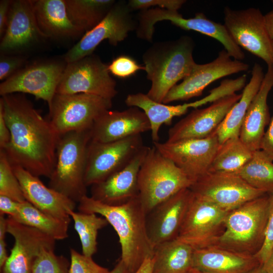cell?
<instances>
[{
    "instance_id": "cell-1",
    "label": "cell",
    "mask_w": 273,
    "mask_h": 273,
    "mask_svg": "<svg viewBox=\"0 0 273 273\" xmlns=\"http://www.w3.org/2000/svg\"><path fill=\"white\" fill-rule=\"evenodd\" d=\"M0 104L11 133L10 143L2 151L12 165L49 178L55 167L60 135L25 97L5 95Z\"/></svg>"
},
{
    "instance_id": "cell-2",
    "label": "cell",
    "mask_w": 273,
    "mask_h": 273,
    "mask_svg": "<svg viewBox=\"0 0 273 273\" xmlns=\"http://www.w3.org/2000/svg\"><path fill=\"white\" fill-rule=\"evenodd\" d=\"M78 203L79 212L99 214L114 228L121 246V259L129 273L135 272L146 259L153 258L155 248L147 233V213L139 196L118 206L87 195Z\"/></svg>"
},
{
    "instance_id": "cell-3",
    "label": "cell",
    "mask_w": 273,
    "mask_h": 273,
    "mask_svg": "<svg viewBox=\"0 0 273 273\" xmlns=\"http://www.w3.org/2000/svg\"><path fill=\"white\" fill-rule=\"evenodd\" d=\"M194 48L193 39L185 35L154 43L145 51L142 60L147 78L151 82L147 94L150 99L162 103L170 89L190 73L196 64Z\"/></svg>"
},
{
    "instance_id": "cell-4",
    "label": "cell",
    "mask_w": 273,
    "mask_h": 273,
    "mask_svg": "<svg viewBox=\"0 0 273 273\" xmlns=\"http://www.w3.org/2000/svg\"><path fill=\"white\" fill-rule=\"evenodd\" d=\"M269 206L266 193L229 211L225 220L224 230L212 246L254 255L264 242Z\"/></svg>"
},
{
    "instance_id": "cell-5",
    "label": "cell",
    "mask_w": 273,
    "mask_h": 273,
    "mask_svg": "<svg viewBox=\"0 0 273 273\" xmlns=\"http://www.w3.org/2000/svg\"><path fill=\"white\" fill-rule=\"evenodd\" d=\"M90 131H71L60 135L55 167L49 178V187L76 203L87 195L84 175Z\"/></svg>"
},
{
    "instance_id": "cell-6",
    "label": "cell",
    "mask_w": 273,
    "mask_h": 273,
    "mask_svg": "<svg viewBox=\"0 0 273 273\" xmlns=\"http://www.w3.org/2000/svg\"><path fill=\"white\" fill-rule=\"evenodd\" d=\"M194 182L154 146L149 147L138 175L139 197L147 213Z\"/></svg>"
},
{
    "instance_id": "cell-7",
    "label": "cell",
    "mask_w": 273,
    "mask_h": 273,
    "mask_svg": "<svg viewBox=\"0 0 273 273\" xmlns=\"http://www.w3.org/2000/svg\"><path fill=\"white\" fill-rule=\"evenodd\" d=\"M112 106V100L94 95L56 94L49 109V120L60 135L89 130L97 118Z\"/></svg>"
},
{
    "instance_id": "cell-8",
    "label": "cell",
    "mask_w": 273,
    "mask_h": 273,
    "mask_svg": "<svg viewBox=\"0 0 273 273\" xmlns=\"http://www.w3.org/2000/svg\"><path fill=\"white\" fill-rule=\"evenodd\" d=\"M116 82L110 75L108 65L92 54L66 63L56 94H86L112 100L117 94Z\"/></svg>"
},
{
    "instance_id": "cell-9",
    "label": "cell",
    "mask_w": 273,
    "mask_h": 273,
    "mask_svg": "<svg viewBox=\"0 0 273 273\" xmlns=\"http://www.w3.org/2000/svg\"><path fill=\"white\" fill-rule=\"evenodd\" d=\"M125 1H116L104 18L85 32L79 40L64 55L66 63L76 61L93 54L98 45L108 40L113 46L124 40L136 30L138 21Z\"/></svg>"
},
{
    "instance_id": "cell-10",
    "label": "cell",
    "mask_w": 273,
    "mask_h": 273,
    "mask_svg": "<svg viewBox=\"0 0 273 273\" xmlns=\"http://www.w3.org/2000/svg\"><path fill=\"white\" fill-rule=\"evenodd\" d=\"M144 146L141 134L110 143L90 140L84 175L86 186L103 181L124 168Z\"/></svg>"
},
{
    "instance_id": "cell-11",
    "label": "cell",
    "mask_w": 273,
    "mask_h": 273,
    "mask_svg": "<svg viewBox=\"0 0 273 273\" xmlns=\"http://www.w3.org/2000/svg\"><path fill=\"white\" fill-rule=\"evenodd\" d=\"M138 20L139 28L145 35H153L155 24L159 21L168 20L184 30L197 31L216 39L235 60L242 61L245 58L244 53L233 40L224 25L208 19L203 13H197L194 17L186 18L178 11L154 8L140 11Z\"/></svg>"
},
{
    "instance_id": "cell-12",
    "label": "cell",
    "mask_w": 273,
    "mask_h": 273,
    "mask_svg": "<svg viewBox=\"0 0 273 273\" xmlns=\"http://www.w3.org/2000/svg\"><path fill=\"white\" fill-rule=\"evenodd\" d=\"M190 189L194 195L226 212L266 194L252 187L235 173L221 172L209 171Z\"/></svg>"
},
{
    "instance_id": "cell-13",
    "label": "cell",
    "mask_w": 273,
    "mask_h": 273,
    "mask_svg": "<svg viewBox=\"0 0 273 273\" xmlns=\"http://www.w3.org/2000/svg\"><path fill=\"white\" fill-rule=\"evenodd\" d=\"M224 25L235 42L240 47L272 65L271 39L259 9H224Z\"/></svg>"
},
{
    "instance_id": "cell-14",
    "label": "cell",
    "mask_w": 273,
    "mask_h": 273,
    "mask_svg": "<svg viewBox=\"0 0 273 273\" xmlns=\"http://www.w3.org/2000/svg\"><path fill=\"white\" fill-rule=\"evenodd\" d=\"M228 212L193 193L176 239L195 249L214 245L224 230Z\"/></svg>"
},
{
    "instance_id": "cell-15",
    "label": "cell",
    "mask_w": 273,
    "mask_h": 273,
    "mask_svg": "<svg viewBox=\"0 0 273 273\" xmlns=\"http://www.w3.org/2000/svg\"><path fill=\"white\" fill-rule=\"evenodd\" d=\"M220 145L214 131L202 139L154 143V146L173 161L194 183L209 172Z\"/></svg>"
},
{
    "instance_id": "cell-16",
    "label": "cell",
    "mask_w": 273,
    "mask_h": 273,
    "mask_svg": "<svg viewBox=\"0 0 273 273\" xmlns=\"http://www.w3.org/2000/svg\"><path fill=\"white\" fill-rule=\"evenodd\" d=\"M66 65L57 62L34 63L21 68L0 84V95H32L46 101L51 109Z\"/></svg>"
},
{
    "instance_id": "cell-17",
    "label": "cell",
    "mask_w": 273,
    "mask_h": 273,
    "mask_svg": "<svg viewBox=\"0 0 273 273\" xmlns=\"http://www.w3.org/2000/svg\"><path fill=\"white\" fill-rule=\"evenodd\" d=\"M249 65L233 59L224 50L212 62L196 65L190 73L180 83L168 93L162 103L168 104L177 101H186L200 96L204 89L214 81L225 76L247 71Z\"/></svg>"
},
{
    "instance_id": "cell-18",
    "label": "cell",
    "mask_w": 273,
    "mask_h": 273,
    "mask_svg": "<svg viewBox=\"0 0 273 273\" xmlns=\"http://www.w3.org/2000/svg\"><path fill=\"white\" fill-rule=\"evenodd\" d=\"M7 233L14 244L1 273H31L34 262L44 248H55L56 240L32 227L7 218Z\"/></svg>"
},
{
    "instance_id": "cell-19",
    "label": "cell",
    "mask_w": 273,
    "mask_h": 273,
    "mask_svg": "<svg viewBox=\"0 0 273 273\" xmlns=\"http://www.w3.org/2000/svg\"><path fill=\"white\" fill-rule=\"evenodd\" d=\"M241 94L236 93L221 98L208 107L196 108L171 127L166 142L202 139L212 134L225 116L240 100Z\"/></svg>"
},
{
    "instance_id": "cell-20",
    "label": "cell",
    "mask_w": 273,
    "mask_h": 273,
    "mask_svg": "<svg viewBox=\"0 0 273 273\" xmlns=\"http://www.w3.org/2000/svg\"><path fill=\"white\" fill-rule=\"evenodd\" d=\"M46 38L38 26L32 1H12L7 27L1 37V52L9 54L22 51Z\"/></svg>"
},
{
    "instance_id": "cell-21",
    "label": "cell",
    "mask_w": 273,
    "mask_h": 273,
    "mask_svg": "<svg viewBox=\"0 0 273 273\" xmlns=\"http://www.w3.org/2000/svg\"><path fill=\"white\" fill-rule=\"evenodd\" d=\"M192 197L190 188L183 189L147 214V233L154 248L177 238Z\"/></svg>"
},
{
    "instance_id": "cell-22",
    "label": "cell",
    "mask_w": 273,
    "mask_h": 273,
    "mask_svg": "<svg viewBox=\"0 0 273 273\" xmlns=\"http://www.w3.org/2000/svg\"><path fill=\"white\" fill-rule=\"evenodd\" d=\"M151 130L145 113L134 107L123 111L108 110L95 121L90 129L91 141L110 143Z\"/></svg>"
},
{
    "instance_id": "cell-23",
    "label": "cell",
    "mask_w": 273,
    "mask_h": 273,
    "mask_svg": "<svg viewBox=\"0 0 273 273\" xmlns=\"http://www.w3.org/2000/svg\"><path fill=\"white\" fill-rule=\"evenodd\" d=\"M148 149L144 146L124 168L92 186L90 197L104 204L118 206L139 196V172Z\"/></svg>"
},
{
    "instance_id": "cell-24",
    "label": "cell",
    "mask_w": 273,
    "mask_h": 273,
    "mask_svg": "<svg viewBox=\"0 0 273 273\" xmlns=\"http://www.w3.org/2000/svg\"><path fill=\"white\" fill-rule=\"evenodd\" d=\"M26 201L42 212L57 218L71 221L69 210L76 202L62 193L47 187L39 178L22 167L13 165Z\"/></svg>"
},
{
    "instance_id": "cell-25",
    "label": "cell",
    "mask_w": 273,
    "mask_h": 273,
    "mask_svg": "<svg viewBox=\"0 0 273 273\" xmlns=\"http://www.w3.org/2000/svg\"><path fill=\"white\" fill-rule=\"evenodd\" d=\"M267 66L260 88L249 105L240 131L239 138L253 152L261 149L265 128L270 121L267 101L273 87V65Z\"/></svg>"
},
{
    "instance_id": "cell-26",
    "label": "cell",
    "mask_w": 273,
    "mask_h": 273,
    "mask_svg": "<svg viewBox=\"0 0 273 273\" xmlns=\"http://www.w3.org/2000/svg\"><path fill=\"white\" fill-rule=\"evenodd\" d=\"M259 264L254 255L216 246L195 249L194 251L193 268L208 273H248Z\"/></svg>"
},
{
    "instance_id": "cell-27",
    "label": "cell",
    "mask_w": 273,
    "mask_h": 273,
    "mask_svg": "<svg viewBox=\"0 0 273 273\" xmlns=\"http://www.w3.org/2000/svg\"><path fill=\"white\" fill-rule=\"evenodd\" d=\"M32 2L38 26L48 38H72L84 33L70 20L65 0H36Z\"/></svg>"
},
{
    "instance_id": "cell-28",
    "label": "cell",
    "mask_w": 273,
    "mask_h": 273,
    "mask_svg": "<svg viewBox=\"0 0 273 273\" xmlns=\"http://www.w3.org/2000/svg\"><path fill=\"white\" fill-rule=\"evenodd\" d=\"M125 103L127 106L137 107L145 113L151 125L153 143L159 142V131L163 124L170 125L175 117L185 114L190 108L201 106L199 100L181 105H167L154 101L142 93L128 95Z\"/></svg>"
},
{
    "instance_id": "cell-29",
    "label": "cell",
    "mask_w": 273,
    "mask_h": 273,
    "mask_svg": "<svg viewBox=\"0 0 273 273\" xmlns=\"http://www.w3.org/2000/svg\"><path fill=\"white\" fill-rule=\"evenodd\" d=\"M264 77L262 67L260 64L255 63L252 68L250 80L244 87L241 98L231 109L214 131L220 144L229 139L239 137L246 112L259 90Z\"/></svg>"
},
{
    "instance_id": "cell-30",
    "label": "cell",
    "mask_w": 273,
    "mask_h": 273,
    "mask_svg": "<svg viewBox=\"0 0 273 273\" xmlns=\"http://www.w3.org/2000/svg\"><path fill=\"white\" fill-rule=\"evenodd\" d=\"M194 248L177 239L155 247L153 273H187L193 268Z\"/></svg>"
},
{
    "instance_id": "cell-31",
    "label": "cell",
    "mask_w": 273,
    "mask_h": 273,
    "mask_svg": "<svg viewBox=\"0 0 273 273\" xmlns=\"http://www.w3.org/2000/svg\"><path fill=\"white\" fill-rule=\"evenodd\" d=\"M11 218L19 223L39 230L56 241L64 240L68 236L69 221L49 215L27 201L19 203L17 214Z\"/></svg>"
},
{
    "instance_id": "cell-32",
    "label": "cell",
    "mask_w": 273,
    "mask_h": 273,
    "mask_svg": "<svg viewBox=\"0 0 273 273\" xmlns=\"http://www.w3.org/2000/svg\"><path fill=\"white\" fill-rule=\"evenodd\" d=\"M115 2L114 0H65L70 20L84 33L99 23Z\"/></svg>"
},
{
    "instance_id": "cell-33",
    "label": "cell",
    "mask_w": 273,
    "mask_h": 273,
    "mask_svg": "<svg viewBox=\"0 0 273 273\" xmlns=\"http://www.w3.org/2000/svg\"><path fill=\"white\" fill-rule=\"evenodd\" d=\"M235 173L256 189L266 193L273 191V160L261 149L254 151L251 158Z\"/></svg>"
},
{
    "instance_id": "cell-34",
    "label": "cell",
    "mask_w": 273,
    "mask_h": 273,
    "mask_svg": "<svg viewBox=\"0 0 273 273\" xmlns=\"http://www.w3.org/2000/svg\"><path fill=\"white\" fill-rule=\"evenodd\" d=\"M253 153L239 137L229 139L220 144L209 171L236 173L251 158Z\"/></svg>"
},
{
    "instance_id": "cell-35",
    "label": "cell",
    "mask_w": 273,
    "mask_h": 273,
    "mask_svg": "<svg viewBox=\"0 0 273 273\" xmlns=\"http://www.w3.org/2000/svg\"><path fill=\"white\" fill-rule=\"evenodd\" d=\"M68 214L74 221V227L81 244L84 255L92 257L97 251V235L99 230L109 223L103 216L94 213L75 212L69 210Z\"/></svg>"
},
{
    "instance_id": "cell-36",
    "label": "cell",
    "mask_w": 273,
    "mask_h": 273,
    "mask_svg": "<svg viewBox=\"0 0 273 273\" xmlns=\"http://www.w3.org/2000/svg\"><path fill=\"white\" fill-rule=\"evenodd\" d=\"M0 195L20 203L26 201L13 166L5 152L2 150H0Z\"/></svg>"
},
{
    "instance_id": "cell-37",
    "label": "cell",
    "mask_w": 273,
    "mask_h": 273,
    "mask_svg": "<svg viewBox=\"0 0 273 273\" xmlns=\"http://www.w3.org/2000/svg\"><path fill=\"white\" fill-rule=\"evenodd\" d=\"M55 248H44L35 259L31 273H69L70 262L62 255H57Z\"/></svg>"
},
{
    "instance_id": "cell-38",
    "label": "cell",
    "mask_w": 273,
    "mask_h": 273,
    "mask_svg": "<svg viewBox=\"0 0 273 273\" xmlns=\"http://www.w3.org/2000/svg\"><path fill=\"white\" fill-rule=\"evenodd\" d=\"M69 273H110L107 268L95 262L92 257L80 254L73 248L70 249Z\"/></svg>"
},
{
    "instance_id": "cell-39",
    "label": "cell",
    "mask_w": 273,
    "mask_h": 273,
    "mask_svg": "<svg viewBox=\"0 0 273 273\" xmlns=\"http://www.w3.org/2000/svg\"><path fill=\"white\" fill-rule=\"evenodd\" d=\"M108 70L116 77L126 78L134 75L140 70H145V67L140 65L131 57L121 55L113 60L108 65Z\"/></svg>"
},
{
    "instance_id": "cell-40",
    "label": "cell",
    "mask_w": 273,
    "mask_h": 273,
    "mask_svg": "<svg viewBox=\"0 0 273 273\" xmlns=\"http://www.w3.org/2000/svg\"><path fill=\"white\" fill-rule=\"evenodd\" d=\"M267 194L269 206L265 240L260 250L254 255L261 264L266 261L273 247V191Z\"/></svg>"
},
{
    "instance_id": "cell-41",
    "label": "cell",
    "mask_w": 273,
    "mask_h": 273,
    "mask_svg": "<svg viewBox=\"0 0 273 273\" xmlns=\"http://www.w3.org/2000/svg\"><path fill=\"white\" fill-rule=\"evenodd\" d=\"M186 2V1L185 0H129L127 2L132 11L146 10L154 7L169 11H178Z\"/></svg>"
},
{
    "instance_id": "cell-42",
    "label": "cell",
    "mask_w": 273,
    "mask_h": 273,
    "mask_svg": "<svg viewBox=\"0 0 273 273\" xmlns=\"http://www.w3.org/2000/svg\"><path fill=\"white\" fill-rule=\"evenodd\" d=\"M25 59L19 56L1 54L0 57V80L4 81L12 76L24 64Z\"/></svg>"
},
{
    "instance_id": "cell-43",
    "label": "cell",
    "mask_w": 273,
    "mask_h": 273,
    "mask_svg": "<svg viewBox=\"0 0 273 273\" xmlns=\"http://www.w3.org/2000/svg\"><path fill=\"white\" fill-rule=\"evenodd\" d=\"M19 203L9 197L0 195V214L14 217L18 213Z\"/></svg>"
},
{
    "instance_id": "cell-44",
    "label": "cell",
    "mask_w": 273,
    "mask_h": 273,
    "mask_svg": "<svg viewBox=\"0 0 273 273\" xmlns=\"http://www.w3.org/2000/svg\"><path fill=\"white\" fill-rule=\"evenodd\" d=\"M10 140V131L5 120L3 106L0 104V150L6 148Z\"/></svg>"
},
{
    "instance_id": "cell-45",
    "label": "cell",
    "mask_w": 273,
    "mask_h": 273,
    "mask_svg": "<svg viewBox=\"0 0 273 273\" xmlns=\"http://www.w3.org/2000/svg\"><path fill=\"white\" fill-rule=\"evenodd\" d=\"M261 149L273 160V117L263 138Z\"/></svg>"
},
{
    "instance_id": "cell-46",
    "label": "cell",
    "mask_w": 273,
    "mask_h": 273,
    "mask_svg": "<svg viewBox=\"0 0 273 273\" xmlns=\"http://www.w3.org/2000/svg\"><path fill=\"white\" fill-rule=\"evenodd\" d=\"M12 1L1 0L0 1V36H3L5 31Z\"/></svg>"
},
{
    "instance_id": "cell-47",
    "label": "cell",
    "mask_w": 273,
    "mask_h": 273,
    "mask_svg": "<svg viewBox=\"0 0 273 273\" xmlns=\"http://www.w3.org/2000/svg\"><path fill=\"white\" fill-rule=\"evenodd\" d=\"M153 258H148L145 260L141 267L134 273H153Z\"/></svg>"
},
{
    "instance_id": "cell-48",
    "label": "cell",
    "mask_w": 273,
    "mask_h": 273,
    "mask_svg": "<svg viewBox=\"0 0 273 273\" xmlns=\"http://www.w3.org/2000/svg\"><path fill=\"white\" fill-rule=\"evenodd\" d=\"M273 3V1H272ZM264 16L265 23L268 34L273 40V10L268 12Z\"/></svg>"
},
{
    "instance_id": "cell-49",
    "label": "cell",
    "mask_w": 273,
    "mask_h": 273,
    "mask_svg": "<svg viewBox=\"0 0 273 273\" xmlns=\"http://www.w3.org/2000/svg\"><path fill=\"white\" fill-rule=\"evenodd\" d=\"M7 253V244L4 240H0V268H3L5 262L8 258Z\"/></svg>"
},
{
    "instance_id": "cell-50",
    "label": "cell",
    "mask_w": 273,
    "mask_h": 273,
    "mask_svg": "<svg viewBox=\"0 0 273 273\" xmlns=\"http://www.w3.org/2000/svg\"><path fill=\"white\" fill-rule=\"evenodd\" d=\"M262 265L266 273H273V247L268 258Z\"/></svg>"
},
{
    "instance_id": "cell-51",
    "label": "cell",
    "mask_w": 273,
    "mask_h": 273,
    "mask_svg": "<svg viewBox=\"0 0 273 273\" xmlns=\"http://www.w3.org/2000/svg\"><path fill=\"white\" fill-rule=\"evenodd\" d=\"M110 273H129L123 262L120 259Z\"/></svg>"
},
{
    "instance_id": "cell-52",
    "label": "cell",
    "mask_w": 273,
    "mask_h": 273,
    "mask_svg": "<svg viewBox=\"0 0 273 273\" xmlns=\"http://www.w3.org/2000/svg\"><path fill=\"white\" fill-rule=\"evenodd\" d=\"M248 273H266V272L265 271L263 265L259 264L256 267L249 271Z\"/></svg>"
},
{
    "instance_id": "cell-53",
    "label": "cell",
    "mask_w": 273,
    "mask_h": 273,
    "mask_svg": "<svg viewBox=\"0 0 273 273\" xmlns=\"http://www.w3.org/2000/svg\"><path fill=\"white\" fill-rule=\"evenodd\" d=\"M187 273H208V272L202 271L197 269H195L194 268H192Z\"/></svg>"
},
{
    "instance_id": "cell-54",
    "label": "cell",
    "mask_w": 273,
    "mask_h": 273,
    "mask_svg": "<svg viewBox=\"0 0 273 273\" xmlns=\"http://www.w3.org/2000/svg\"><path fill=\"white\" fill-rule=\"evenodd\" d=\"M272 50H271V55H272V65H273V40H272Z\"/></svg>"
}]
</instances>
